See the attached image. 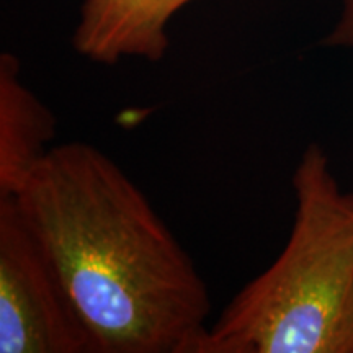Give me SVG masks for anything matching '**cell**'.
I'll use <instances>...</instances> for the list:
<instances>
[{"mask_svg":"<svg viewBox=\"0 0 353 353\" xmlns=\"http://www.w3.org/2000/svg\"><path fill=\"white\" fill-rule=\"evenodd\" d=\"M95 353H190L210 291L131 176L95 145H52L19 195Z\"/></svg>","mask_w":353,"mask_h":353,"instance_id":"6da1fadb","label":"cell"},{"mask_svg":"<svg viewBox=\"0 0 353 353\" xmlns=\"http://www.w3.org/2000/svg\"><path fill=\"white\" fill-rule=\"evenodd\" d=\"M291 183L296 210L283 250L190 353H353V192L316 143Z\"/></svg>","mask_w":353,"mask_h":353,"instance_id":"7a4b0ae2","label":"cell"},{"mask_svg":"<svg viewBox=\"0 0 353 353\" xmlns=\"http://www.w3.org/2000/svg\"><path fill=\"white\" fill-rule=\"evenodd\" d=\"M0 353H95L15 198H0Z\"/></svg>","mask_w":353,"mask_h":353,"instance_id":"3957f363","label":"cell"},{"mask_svg":"<svg viewBox=\"0 0 353 353\" xmlns=\"http://www.w3.org/2000/svg\"><path fill=\"white\" fill-rule=\"evenodd\" d=\"M192 0H85L72 46L92 63L113 65L125 57L159 63L169 50L167 26Z\"/></svg>","mask_w":353,"mask_h":353,"instance_id":"277c9868","label":"cell"},{"mask_svg":"<svg viewBox=\"0 0 353 353\" xmlns=\"http://www.w3.org/2000/svg\"><path fill=\"white\" fill-rule=\"evenodd\" d=\"M56 136V117L26 87L20 61L0 56V198L17 196L48 156Z\"/></svg>","mask_w":353,"mask_h":353,"instance_id":"5b68a950","label":"cell"},{"mask_svg":"<svg viewBox=\"0 0 353 353\" xmlns=\"http://www.w3.org/2000/svg\"><path fill=\"white\" fill-rule=\"evenodd\" d=\"M324 43L327 46L353 48V0H343L341 19Z\"/></svg>","mask_w":353,"mask_h":353,"instance_id":"8992f818","label":"cell"}]
</instances>
